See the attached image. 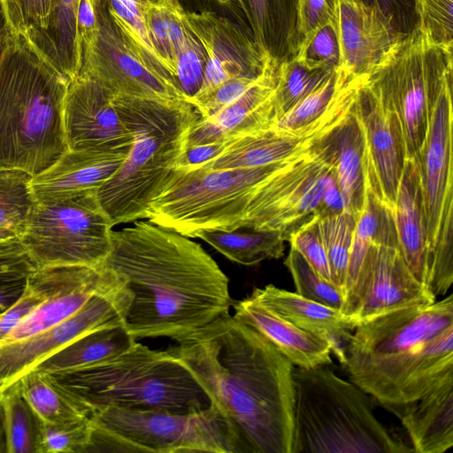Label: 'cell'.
<instances>
[{"mask_svg":"<svg viewBox=\"0 0 453 453\" xmlns=\"http://www.w3.org/2000/svg\"><path fill=\"white\" fill-rule=\"evenodd\" d=\"M53 0H2L4 30L33 39L49 24Z\"/></svg>","mask_w":453,"mask_h":453,"instance_id":"7bdbcfd3","label":"cell"},{"mask_svg":"<svg viewBox=\"0 0 453 453\" xmlns=\"http://www.w3.org/2000/svg\"><path fill=\"white\" fill-rule=\"evenodd\" d=\"M0 453H7L4 411H3L1 402H0Z\"/></svg>","mask_w":453,"mask_h":453,"instance_id":"91938a15","label":"cell"},{"mask_svg":"<svg viewBox=\"0 0 453 453\" xmlns=\"http://www.w3.org/2000/svg\"><path fill=\"white\" fill-rule=\"evenodd\" d=\"M306 152L257 167L178 166L150 203L144 219L189 238H196L202 231L244 228L247 210L257 188Z\"/></svg>","mask_w":453,"mask_h":453,"instance_id":"ba28073f","label":"cell"},{"mask_svg":"<svg viewBox=\"0 0 453 453\" xmlns=\"http://www.w3.org/2000/svg\"><path fill=\"white\" fill-rule=\"evenodd\" d=\"M349 76L336 71L292 109L275 121L272 127L299 132L320 118L337 99Z\"/></svg>","mask_w":453,"mask_h":453,"instance_id":"f35d334b","label":"cell"},{"mask_svg":"<svg viewBox=\"0 0 453 453\" xmlns=\"http://www.w3.org/2000/svg\"><path fill=\"white\" fill-rule=\"evenodd\" d=\"M284 265L292 275L298 295L342 312L344 302L342 293L317 273L296 249L290 248Z\"/></svg>","mask_w":453,"mask_h":453,"instance_id":"b9f144b4","label":"cell"},{"mask_svg":"<svg viewBox=\"0 0 453 453\" xmlns=\"http://www.w3.org/2000/svg\"><path fill=\"white\" fill-rule=\"evenodd\" d=\"M157 0H138V2L140 4H143V3H154L156 2Z\"/></svg>","mask_w":453,"mask_h":453,"instance_id":"6125c7cd","label":"cell"},{"mask_svg":"<svg viewBox=\"0 0 453 453\" xmlns=\"http://www.w3.org/2000/svg\"><path fill=\"white\" fill-rule=\"evenodd\" d=\"M323 366L294 368L291 453L414 452L378 420L367 393Z\"/></svg>","mask_w":453,"mask_h":453,"instance_id":"8992f818","label":"cell"},{"mask_svg":"<svg viewBox=\"0 0 453 453\" xmlns=\"http://www.w3.org/2000/svg\"><path fill=\"white\" fill-rule=\"evenodd\" d=\"M79 1L53 0L47 28L28 39L69 81L81 68L76 23Z\"/></svg>","mask_w":453,"mask_h":453,"instance_id":"4dcf8cb0","label":"cell"},{"mask_svg":"<svg viewBox=\"0 0 453 453\" xmlns=\"http://www.w3.org/2000/svg\"><path fill=\"white\" fill-rule=\"evenodd\" d=\"M90 1H92V2H96V0H90Z\"/></svg>","mask_w":453,"mask_h":453,"instance_id":"e7e4bbea","label":"cell"},{"mask_svg":"<svg viewBox=\"0 0 453 453\" xmlns=\"http://www.w3.org/2000/svg\"><path fill=\"white\" fill-rule=\"evenodd\" d=\"M90 438V418L57 425L43 423L40 436V453H85Z\"/></svg>","mask_w":453,"mask_h":453,"instance_id":"bcb514c9","label":"cell"},{"mask_svg":"<svg viewBox=\"0 0 453 453\" xmlns=\"http://www.w3.org/2000/svg\"><path fill=\"white\" fill-rule=\"evenodd\" d=\"M407 431L414 452L443 453L453 446V377L414 401L380 405Z\"/></svg>","mask_w":453,"mask_h":453,"instance_id":"4316f807","label":"cell"},{"mask_svg":"<svg viewBox=\"0 0 453 453\" xmlns=\"http://www.w3.org/2000/svg\"><path fill=\"white\" fill-rule=\"evenodd\" d=\"M417 26L438 46L453 49V0H413Z\"/></svg>","mask_w":453,"mask_h":453,"instance_id":"f6af8a7d","label":"cell"},{"mask_svg":"<svg viewBox=\"0 0 453 453\" xmlns=\"http://www.w3.org/2000/svg\"><path fill=\"white\" fill-rule=\"evenodd\" d=\"M7 453H40L42 422L15 381L0 391Z\"/></svg>","mask_w":453,"mask_h":453,"instance_id":"d590c367","label":"cell"},{"mask_svg":"<svg viewBox=\"0 0 453 453\" xmlns=\"http://www.w3.org/2000/svg\"><path fill=\"white\" fill-rule=\"evenodd\" d=\"M319 224L329 263L331 283L342 293L344 301L356 218L344 211L319 219Z\"/></svg>","mask_w":453,"mask_h":453,"instance_id":"74e56055","label":"cell"},{"mask_svg":"<svg viewBox=\"0 0 453 453\" xmlns=\"http://www.w3.org/2000/svg\"><path fill=\"white\" fill-rule=\"evenodd\" d=\"M69 81L27 38H0V170L35 177L67 150L64 104Z\"/></svg>","mask_w":453,"mask_h":453,"instance_id":"3957f363","label":"cell"},{"mask_svg":"<svg viewBox=\"0 0 453 453\" xmlns=\"http://www.w3.org/2000/svg\"><path fill=\"white\" fill-rule=\"evenodd\" d=\"M1 2H2V0H0V5H1Z\"/></svg>","mask_w":453,"mask_h":453,"instance_id":"03108f58","label":"cell"},{"mask_svg":"<svg viewBox=\"0 0 453 453\" xmlns=\"http://www.w3.org/2000/svg\"><path fill=\"white\" fill-rule=\"evenodd\" d=\"M354 111L364 134L366 183L393 210L407 160L401 119L388 95L368 75L357 90Z\"/></svg>","mask_w":453,"mask_h":453,"instance_id":"e0dca14e","label":"cell"},{"mask_svg":"<svg viewBox=\"0 0 453 453\" xmlns=\"http://www.w3.org/2000/svg\"><path fill=\"white\" fill-rule=\"evenodd\" d=\"M28 274L0 276V313L12 306L22 296L26 289Z\"/></svg>","mask_w":453,"mask_h":453,"instance_id":"6f0895ef","label":"cell"},{"mask_svg":"<svg viewBox=\"0 0 453 453\" xmlns=\"http://www.w3.org/2000/svg\"><path fill=\"white\" fill-rule=\"evenodd\" d=\"M277 70V65H270L237 99L207 118H198L189 131L188 147L226 142L271 128L275 122Z\"/></svg>","mask_w":453,"mask_h":453,"instance_id":"7402d4cb","label":"cell"},{"mask_svg":"<svg viewBox=\"0 0 453 453\" xmlns=\"http://www.w3.org/2000/svg\"><path fill=\"white\" fill-rule=\"evenodd\" d=\"M237 453L232 429L217 407L192 411L96 409L85 453Z\"/></svg>","mask_w":453,"mask_h":453,"instance_id":"9c48e42d","label":"cell"},{"mask_svg":"<svg viewBox=\"0 0 453 453\" xmlns=\"http://www.w3.org/2000/svg\"><path fill=\"white\" fill-rule=\"evenodd\" d=\"M20 392L43 423L68 425L90 418L91 413L42 372L30 370L16 380Z\"/></svg>","mask_w":453,"mask_h":453,"instance_id":"1f68e13d","label":"cell"},{"mask_svg":"<svg viewBox=\"0 0 453 453\" xmlns=\"http://www.w3.org/2000/svg\"><path fill=\"white\" fill-rule=\"evenodd\" d=\"M132 299L116 275L73 316L31 337L0 345V391L74 339L96 329L121 326Z\"/></svg>","mask_w":453,"mask_h":453,"instance_id":"2e32d148","label":"cell"},{"mask_svg":"<svg viewBox=\"0 0 453 453\" xmlns=\"http://www.w3.org/2000/svg\"><path fill=\"white\" fill-rule=\"evenodd\" d=\"M42 300L40 293L27 284L24 293L17 302L0 313V342Z\"/></svg>","mask_w":453,"mask_h":453,"instance_id":"f5cc1de1","label":"cell"},{"mask_svg":"<svg viewBox=\"0 0 453 453\" xmlns=\"http://www.w3.org/2000/svg\"><path fill=\"white\" fill-rule=\"evenodd\" d=\"M232 307L236 319L257 330L294 365L311 368L332 363L326 341L297 327L250 296L233 301Z\"/></svg>","mask_w":453,"mask_h":453,"instance_id":"484cf974","label":"cell"},{"mask_svg":"<svg viewBox=\"0 0 453 453\" xmlns=\"http://www.w3.org/2000/svg\"><path fill=\"white\" fill-rule=\"evenodd\" d=\"M452 77L430 114L415 160L423 193L429 253V289L444 296L453 283Z\"/></svg>","mask_w":453,"mask_h":453,"instance_id":"7c38bea8","label":"cell"},{"mask_svg":"<svg viewBox=\"0 0 453 453\" xmlns=\"http://www.w3.org/2000/svg\"><path fill=\"white\" fill-rule=\"evenodd\" d=\"M127 154L68 150L53 165L32 178L35 201H53L97 191L119 169Z\"/></svg>","mask_w":453,"mask_h":453,"instance_id":"603a6c76","label":"cell"},{"mask_svg":"<svg viewBox=\"0 0 453 453\" xmlns=\"http://www.w3.org/2000/svg\"><path fill=\"white\" fill-rule=\"evenodd\" d=\"M136 342L124 325L102 327L70 342L32 370L50 373L80 369L117 357Z\"/></svg>","mask_w":453,"mask_h":453,"instance_id":"f546056e","label":"cell"},{"mask_svg":"<svg viewBox=\"0 0 453 453\" xmlns=\"http://www.w3.org/2000/svg\"><path fill=\"white\" fill-rule=\"evenodd\" d=\"M113 225L96 191L37 202L19 235L35 267H100L111 250Z\"/></svg>","mask_w":453,"mask_h":453,"instance_id":"8fae6325","label":"cell"},{"mask_svg":"<svg viewBox=\"0 0 453 453\" xmlns=\"http://www.w3.org/2000/svg\"><path fill=\"white\" fill-rule=\"evenodd\" d=\"M339 44L334 24H326L317 30L296 56L306 66L336 70L339 65Z\"/></svg>","mask_w":453,"mask_h":453,"instance_id":"c3c4849f","label":"cell"},{"mask_svg":"<svg viewBox=\"0 0 453 453\" xmlns=\"http://www.w3.org/2000/svg\"><path fill=\"white\" fill-rule=\"evenodd\" d=\"M32 178L21 170H0V226L13 229L19 235L35 203Z\"/></svg>","mask_w":453,"mask_h":453,"instance_id":"ab89813d","label":"cell"},{"mask_svg":"<svg viewBox=\"0 0 453 453\" xmlns=\"http://www.w3.org/2000/svg\"><path fill=\"white\" fill-rule=\"evenodd\" d=\"M228 142L229 141L187 147L178 166L190 168L204 165L220 154L227 146Z\"/></svg>","mask_w":453,"mask_h":453,"instance_id":"9f6ffc18","label":"cell"},{"mask_svg":"<svg viewBox=\"0 0 453 453\" xmlns=\"http://www.w3.org/2000/svg\"><path fill=\"white\" fill-rule=\"evenodd\" d=\"M207 57L200 42L188 28L184 43L175 62V81L193 105L203 80Z\"/></svg>","mask_w":453,"mask_h":453,"instance_id":"ee69618b","label":"cell"},{"mask_svg":"<svg viewBox=\"0 0 453 453\" xmlns=\"http://www.w3.org/2000/svg\"><path fill=\"white\" fill-rule=\"evenodd\" d=\"M252 35L277 65L296 58L297 0H247Z\"/></svg>","mask_w":453,"mask_h":453,"instance_id":"f1b7e54d","label":"cell"},{"mask_svg":"<svg viewBox=\"0 0 453 453\" xmlns=\"http://www.w3.org/2000/svg\"><path fill=\"white\" fill-rule=\"evenodd\" d=\"M132 294L125 328L136 340L180 342L232 307L229 280L201 245L150 220L112 230L101 265Z\"/></svg>","mask_w":453,"mask_h":453,"instance_id":"7a4b0ae2","label":"cell"},{"mask_svg":"<svg viewBox=\"0 0 453 453\" xmlns=\"http://www.w3.org/2000/svg\"><path fill=\"white\" fill-rule=\"evenodd\" d=\"M227 420L237 453H291L294 365L232 314L168 349Z\"/></svg>","mask_w":453,"mask_h":453,"instance_id":"6da1fadb","label":"cell"},{"mask_svg":"<svg viewBox=\"0 0 453 453\" xmlns=\"http://www.w3.org/2000/svg\"><path fill=\"white\" fill-rule=\"evenodd\" d=\"M96 8L98 28L81 48L80 73L95 80L113 97L189 103L176 81L136 53L110 18Z\"/></svg>","mask_w":453,"mask_h":453,"instance_id":"4fadbf2b","label":"cell"},{"mask_svg":"<svg viewBox=\"0 0 453 453\" xmlns=\"http://www.w3.org/2000/svg\"><path fill=\"white\" fill-rule=\"evenodd\" d=\"M233 262L254 265L284 253V236L279 231L251 230L249 233L220 230L202 231L196 236Z\"/></svg>","mask_w":453,"mask_h":453,"instance_id":"836d02e7","label":"cell"},{"mask_svg":"<svg viewBox=\"0 0 453 453\" xmlns=\"http://www.w3.org/2000/svg\"><path fill=\"white\" fill-rule=\"evenodd\" d=\"M319 221V217H311L295 230L287 241L306 259L317 273L331 282L329 263Z\"/></svg>","mask_w":453,"mask_h":453,"instance_id":"7dc6e473","label":"cell"},{"mask_svg":"<svg viewBox=\"0 0 453 453\" xmlns=\"http://www.w3.org/2000/svg\"><path fill=\"white\" fill-rule=\"evenodd\" d=\"M392 212L401 253L413 275L428 287L426 213L420 176L413 159L405 162Z\"/></svg>","mask_w":453,"mask_h":453,"instance_id":"83f0119b","label":"cell"},{"mask_svg":"<svg viewBox=\"0 0 453 453\" xmlns=\"http://www.w3.org/2000/svg\"><path fill=\"white\" fill-rule=\"evenodd\" d=\"M311 150L332 166L345 211L357 219L365 204L366 175L364 134L354 105L340 124L315 141Z\"/></svg>","mask_w":453,"mask_h":453,"instance_id":"cb8c5ba5","label":"cell"},{"mask_svg":"<svg viewBox=\"0 0 453 453\" xmlns=\"http://www.w3.org/2000/svg\"><path fill=\"white\" fill-rule=\"evenodd\" d=\"M344 211V200L334 176L325 188L315 214L321 219L339 214Z\"/></svg>","mask_w":453,"mask_h":453,"instance_id":"680465c9","label":"cell"},{"mask_svg":"<svg viewBox=\"0 0 453 453\" xmlns=\"http://www.w3.org/2000/svg\"><path fill=\"white\" fill-rule=\"evenodd\" d=\"M335 19L336 0H297L298 51L320 27L326 24L335 25Z\"/></svg>","mask_w":453,"mask_h":453,"instance_id":"681fc988","label":"cell"},{"mask_svg":"<svg viewBox=\"0 0 453 453\" xmlns=\"http://www.w3.org/2000/svg\"><path fill=\"white\" fill-rule=\"evenodd\" d=\"M112 97L85 74L69 81L64 104L68 150L128 154L134 134L121 119Z\"/></svg>","mask_w":453,"mask_h":453,"instance_id":"ffe728a7","label":"cell"},{"mask_svg":"<svg viewBox=\"0 0 453 453\" xmlns=\"http://www.w3.org/2000/svg\"><path fill=\"white\" fill-rule=\"evenodd\" d=\"M45 374L90 413L105 406L192 411L211 405L203 388L168 349L138 342L105 361Z\"/></svg>","mask_w":453,"mask_h":453,"instance_id":"5b68a950","label":"cell"},{"mask_svg":"<svg viewBox=\"0 0 453 453\" xmlns=\"http://www.w3.org/2000/svg\"><path fill=\"white\" fill-rule=\"evenodd\" d=\"M107 2L109 18L124 40L142 58L165 69L163 60L150 39L138 0H107Z\"/></svg>","mask_w":453,"mask_h":453,"instance_id":"60d3db41","label":"cell"},{"mask_svg":"<svg viewBox=\"0 0 453 453\" xmlns=\"http://www.w3.org/2000/svg\"><path fill=\"white\" fill-rule=\"evenodd\" d=\"M337 70L347 76L371 73L384 54L405 35L377 8L359 0H336Z\"/></svg>","mask_w":453,"mask_h":453,"instance_id":"44dd1931","label":"cell"},{"mask_svg":"<svg viewBox=\"0 0 453 453\" xmlns=\"http://www.w3.org/2000/svg\"><path fill=\"white\" fill-rule=\"evenodd\" d=\"M332 166L311 148L299 159L265 180L252 196L244 228L281 232L285 241L313 216Z\"/></svg>","mask_w":453,"mask_h":453,"instance_id":"5bb4252c","label":"cell"},{"mask_svg":"<svg viewBox=\"0 0 453 453\" xmlns=\"http://www.w3.org/2000/svg\"><path fill=\"white\" fill-rule=\"evenodd\" d=\"M219 2H221V3H224V2H225V0H219Z\"/></svg>","mask_w":453,"mask_h":453,"instance_id":"be15d7a7","label":"cell"},{"mask_svg":"<svg viewBox=\"0 0 453 453\" xmlns=\"http://www.w3.org/2000/svg\"><path fill=\"white\" fill-rule=\"evenodd\" d=\"M121 119L134 134L119 169L96 191L113 226L144 219L152 200L180 165L189 131L200 118L187 102L112 97Z\"/></svg>","mask_w":453,"mask_h":453,"instance_id":"277c9868","label":"cell"},{"mask_svg":"<svg viewBox=\"0 0 453 453\" xmlns=\"http://www.w3.org/2000/svg\"><path fill=\"white\" fill-rule=\"evenodd\" d=\"M452 50L435 44L417 26L368 74L388 95L399 115L407 159H415L425 142L433 107L452 77Z\"/></svg>","mask_w":453,"mask_h":453,"instance_id":"30bf717a","label":"cell"},{"mask_svg":"<svg viewBox=\"0 0 453 453\" xmlns=\"http://www.w3.org/2000/svg\"><path fill=\"white\" fill-rule=\"evenodd\" d=\"M140 4L153 45L163 60L165 69L175 80L176 58L188 30L186 11L179 0H157Z\"/></svg>","mask_w":453,"mask_h":453,"instance_id":"e575fe53","label":"cell"},{"mask_svg":"<svg viewBox=\"0 0 453 453\" xmlns=\"http://www.w3.org/2000/svg\"><path fill=\"white\" fill-rule=\"evenodd\" d=\"M380 10L390 19L401 35L411 33L417 27L413 0H359Z\"/></svg>","mask_w":453,"mask_h":453,"instance_id":"816d5d0a","label":"cell"},{"mask_svg":"<svg viewBox=\"0 0 453 453\" xmlns=\"http://www.w3.org/2000/svg\"><path fill=\"white\" fill-rule=\"evenodd\" d=\"M335 71L327 68L312 69L295 58L280 63L277 70V83L273 94L275 121Z\"/></svg>","mask_w":453,"mask_h":453,"instance_id":"8d00e7d4","label":"cell"},{"mask_svg":"<svg viewBox=\"0 0 453 453\" xmlns=\"http://www.w3.org/2000/svg\"><path fill=\"white\" fill-rule=\"evenodd\" d=\"M19 237L18 233L11 228L0 226V242Z\"/></svg>","mask_w":453,"mask_h":453,"instance_id":"94428289","label":"cell"},{"mask_svg":"<svg viewBox=\"0 0 453 453\" xmlns=\"http://www.w3.org/2000/svg\"><path fill=\"white\" fill-rule=\"evenodd\" d=\"M391 240H397L392 210L372 193L366 183L364 208L356 219L344 298L355 284L370 245L373 242Z\"/></svg>","mask_w":453,"mask_h":453,"instance_id":"d6a6232c","label":"cell"},{"mask_svg":"<svg viewBox=\"0 0 453 453\" xmlns=\"http://www.w3.org/2000/svg\"><path fill=\"white\" fill-rule=\"evenodd\" d=\"M34 268L19 237L0 242V276L28 274Z\"/></svg>","mask_w":453,"mask_h":453,"instance_id":"db71d44e","label":"cell"},{"mask_svg":"<svg viewBox=\"0 0 453 453\" xmlns=\"http://www.w3.org/2000/svg\"><path fill=\"white\" fill-rule=\"evenodd\" d=\"M77 36L81 48L88 42L98 28V19L96 2L80 0L77 10Z\"/></svg>","mask_w":453,"mask_h":453,"instance_id":"11a10c76","label":"cell"},{"mask_svg":"<svg viewBox=\"0 0 453 453\" xmlns=\"http://www.w3.org/2000/svg\"><path fill=\"white\" fill-rule=\"evenodd\" d=\"M453 326V295L427 306L396 310L357 325L346 349L351 382L380 404L394 403L429 341Z\"/></svg>","mask_w":453,"mask_h":453,"instance_id":"52a82bcc","label":"cell"},{"mask_svg":"<svg viewBox=\"0 0 453 453\" xmlns=\"http://www.w3.org/2000/svg\"><path fill=\"white\" fill-rule=\"evenodd\" d=\"M103 266L55 265L34 268L27 284L43 300L0 342L9 344L31 337L67 319L98 290L115 279Z\"/></svg>","mask_w":453,"mask_h":453,"instance_id":"ac0fdd59","label":"cell"},{"mask_svg":"<svg viewBox=\"0 0 453 453\" xmlns=\"http://www.w3.org/2000/svg\"><path fill=\"white\" fill-rule=\"evenodd\" d=\"M185 23L207 57L194 108L224 82L242 76H260L270 65H275L252 35L213 12H186Z\"/></svg>","mask_w":453,"mask_h":453,"instance_id":"d6986e66","label":"cell"},{"mask_svg":"<svg viewBox=\"0 0 453 453\" xmlns=\"http://www.w3.org/2000/svg\"><path fill=\"white\" fill-rule=\"evenodd\" d=\"M262 74L257 77L242 76L224 82L205 99L197 104L195 107L196 111L202 119L216 113L242 96L260 79Z\"/></svg>","mask_w":453,"mask_h":453,"instance_id":"f907efd6","label":"cell"},{"mask_svg":"<svg viewBox=\"0 0 453 453\" xmlns=\"http://www.w3.org/2000/svg\"><path fill=\"white\" fill-rule=\"evenodd\" d=\"M250 296L297 327L326 341L333 354L344 365L355 326L340 311L273 284L255 288Z\"/></svg>","mask_w":453,"mask_h":453,"instance_id":"d4e9b609","label":"cell"},{"mask_svg":"<svg viewBox=\"0 0 453 453\" xmlns=\"http://www.w3.org/2000/svg\"><path fill=\"white\" fill-rule=\"evenodd\" d=\"M436 301L427 286L411 272L398 240L373 242L357 278L344 298L342 313L356 327L378 316Z\"/></svg>","mask_w":453,"mask_h":453,"instance_id":"9a60e30c","label":"cell"}]
</instances>
